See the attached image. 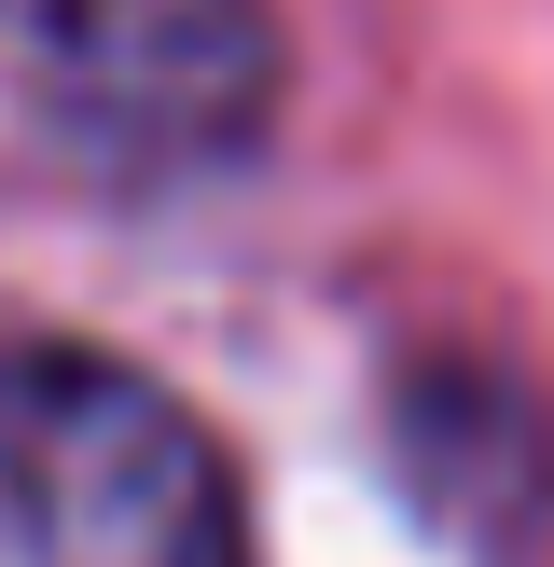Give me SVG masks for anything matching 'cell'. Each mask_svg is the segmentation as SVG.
Here are the masks:
<instances>
[{"label":"cell","mask_w":554,"mask_h":567,"mask_svg":"<svg viewBox=\"0 0 554 567\" xmlns=\"http://www.w3.org/2000/svg\"><path fill=\"white\" fill-rule=\"evenodd\" d=\"M0 567H249L236 471L153 374L0 347Z\"/></svg>","instance_id":"6da1fadb"},{"label":"cell","mask_w":554,"mask_h":567,"mask_svg":"<svg viewBox=\"0 0 554 567\" xmlns=\"http://www.w3.org/2000/svg\"><path fill=\"white\" fill-rule=\"evenodd\" d=\"M14 83L83 181H208L277 111V14L264 0H28Z\"/></svg>","instance_id":"7a4b0ae2"}]
</instances>
